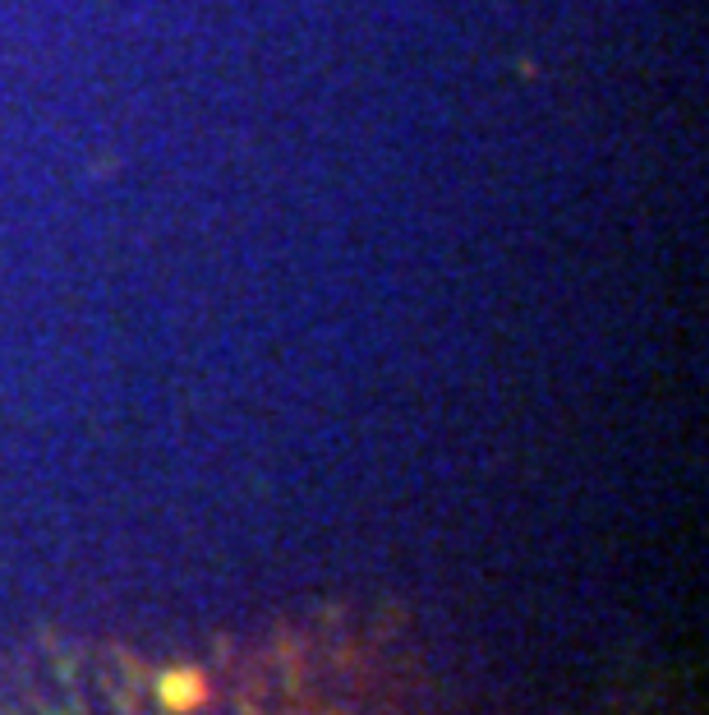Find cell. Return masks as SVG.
<instances>
[{
    "mask_svg": "<svg viewBox=\"0 0 709 715\" xmlns=\"http://www.w3.org/2000/svg\"><path fill=\"white\" fill-rule=\"evenodd\" d=\"M203 697H207V683L198 670H175L162 679V702L171 711H194V706H203Z\"/></svg>",
    "mask_w": 709,
    "mask_h": 715,
    "instance_id": "6da1fadb",
    "label": "cell"
}]
</instances>
